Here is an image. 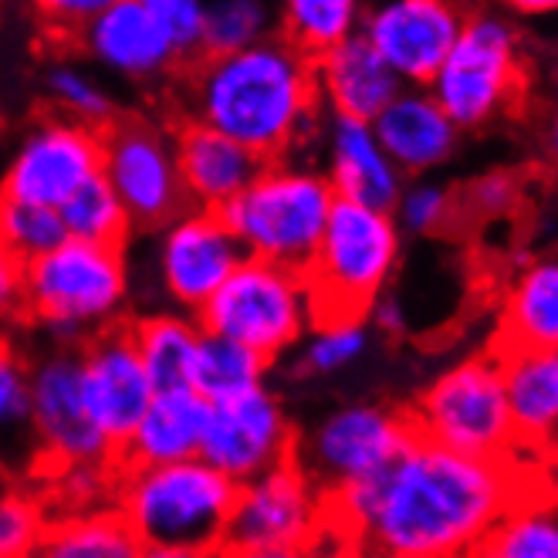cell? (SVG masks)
<instances>
[{
  "instance_id": "cell-1",
  "label": "cell",
  "mask_w": 558,
  "mask_h": 558,
  "mask_svg": "<svg viewBox=\"0 0 558 558\" xmlns=\"http://www.w3.org/2000/svg\"><path fill=\"white\" fill-rule=\"evenodd\" d=\"M521 498L518 471L416 434L386 471L325 495L328 524L376 555L450 558L477 551Z\"/></svg>"
},
{
  "instance_id": "cell-2",
  "label": "cell",
  "mask_w": 558,
  "mask_h": 558,
  "mask_svg": "<svg viewBox=\"0 0 558 558\" xmlns=\"http://www.w3.org/2000/svg\"><path fill=\"white\" fill-rule=\"evenodd\" d=\"M190 119L220 129L260 159H281L318 133L315 61L281 35L196 54L186 78Z\"/></svg>"
},
{
  "instance_id": "cell-3",
  "label": "cell",
  "mask_w": 558,
  "mask_h": 558,
  "mask_svg": "<svg viewBox=\"0 0 558 558\" xmlns=\"http://www.w3.org/2000/svg\"><path fill=\"white\" fill-rule=\"evenodd\" d=\"M238 484L204 457L116 468V508L149 555H207L223 542Z\"/></svg>"
},
{
  "instance_id": "cell-4",
  "label": "cell",
  "mask_w": 558,
  "mask_h": 558,
  "mask_svg": "<svg viewBox=\"0 0 558 558\" xmlns=\"http://www.w3.org/2000/svg\"><path fill=\"white\" fill-rule=\"evenodd\" d=\"M129 257L122 244L64 238L24 265L21 318L58 339L82 345L88 336L122 322L129 305Z\"/></svg>"
},
{
  "instance_id": "cell-5",
  "label": "cell",
  "mask_w": 558,
  "mask_h": 558,
  "mask_svg": "<svg viewBox=\"0 0 558 558\" xmlns=\"http://www.w3.org/2000/svg\"><path fill=\"white\" fill-rule=\"evenodd\" d=\"M336 201L339 196L325 173L281 156L268 159L234 201L220 207V217L244 254L305 271Z\"/></svg>"
},
{
  "instance_id": "cell-6",
  "label": "cell",
  "mask_w": 558,
  "mask_h": 558,
  "mask_svg": "<svg viewBox=\"0 0 558 558\" xmlns=\"http://www.w3.org/2000/svg\"><path fill=\"white\" fill-rule=\"evenodd\" d=\"M400 223L392 210L336 201L322 241L305 265L318 318H366L400 265Z\"/></svg>"
},
{
  "instance_id": "cell-7",
  "label": "cell",
  "mask_w": 558,
  "mask_h": 558,
  "mask_svg": "<svg viewBox=\"0 0 558 558\" xmlns=\"http://www.w3.org/2000/svg\"><path fill=\"white\" fill-rule=\"evenodd\" d=\"M196 322L207 332L231 336L275 363L315 325V302L305 271L244 254L214 299L196 312Z\"/></svg>"
},
{
  "instance_id": "cell-8",
  "label": "cell",
  "mask_w": 558,
  "mask_h": 558,
  "mask_svg": "<svg viewBox=\"0 0 558 558\" xmlns=\"http://www.w3.org/2000/svg\"><path fill=\"white\" fill-rule=\"evenodd\" d=\"M410 420L420 437L471 457L511 461L518 450L498 355H474L440 373Z\"/></svg>"
},
{
  "instance_id": "cell-9",
  "label": "cell",
  "mask_w": 558,
  "mask_h": 558,
  "mask_svg": "<svg viewBox=\"0 0 558 558\" xmlns=\"http://www.w3.org/2000/svg\"><path fill=\"white\" fill-rule=\"evenodd\" d=\"M524 85L518 31L508 17L481 11L464 17L461 35L426 82L444 112L461 129H481L505 116Z\"/></svg>"
},
{
  "instance_id": "cell-10",
  "label": "cell",
  "mask_w": 558,
  "mask_h": 558,
  "mask_svg": "<svg viewBox=\"0 0 558 558\" xmlns=\"http://www.w3.org/2000/svg\"><path fill=\"white\" fill-rule=\"evenodd\" d=\"M325 529L328 514L322 487L291 457L238 484L220 548L251 558H288L308 551Z\"/></svg>"
},
{
  "instance_id": "cell-11",
  "label": "cell",
  "mask_w": 558,
  "mask_h": 558,
  "mask_svg": "<svg viewBox=\"0 0 558 558\" xmlns=\"http://www.w3.org/2000/svg\"><path fill=\"white\" fill-rule=\"evenodd\" d=\"M413 440L416 426L410 413L376 403H352L328 413L305 444L294 447V461L322 487V495H328V490L386 471Z\"/></svg>"
},
{
  "instance_id": "cell-12",
  "label": "cell",
  "mask_w": 558,
  "mask_h": 558,
  "mask_svg": "<svg viewBox=\"0 0 558 558\" xmlns=\"http://www.w3.org/2000/svg\"><path fill=\"white\" fill-rule=\"evenodd\" d=\"M102 177L136 231H159L190 207L173 136L153 122L112 119L102 129Z\"/></svg>"
},
{
  "instance_id": "cell-13",
  "label": "cell",
  "mask_w": 558,
  "mask_h": 558,
  "mask_svg": "<svg viewBox=\"0 0 558 558\" xmlns=\"http://www.w3.org/2000/svg\"><path fill=\"white\" fill-rule=\"evenodd\" d=\"M31 440L35 457L51 471L75 464L116 468L119 461L116 447L85 407L78 352L72 345H58L31 363Z\"/></svg>"
},
{
  "instance_id": "cell-14",
  "label": "cell",
  "mask_w": 558,
  "mask_h": 558,
  "mask_svg": "<svg viewBox=\"0 0 558 558\" xmlns=\"http://www.w3.org/2000/svg\"><path fill=\"white\" fill-rule=\"evenodd\" d=\"M102 173V129L72 116H48L21 136L0 193L61 207L92 177Z\"/></svg>"
},
{
  "instance_id": "cell-15",
  "label": "cell",
  "mask_w": 558,
  "mask_h": 558,
  "mask_svg": "<svg viewBox=\"0 0 558 558\" xmlns=\"http://www.w3.org/2000/svg\"><path fill=\"white\" fill-rule=\"evenodd\" d=\"M244 257L241 241L220 210L186 207L159 227L156 278L173 308L196 315Z\"/></svg>"
},
{
  "instance_id": "cell-16",
  "label": "cell",
  "mask_w": 558,
  "mask_h": 558,
  "mask_svg": "<svg viewBox=\"0 0 558 558\" xmlns=\"http://www.w3.org/2000/svg\"><path fill=\"white\" fill-rule=\"evenodd\" d=\"M288 413L275 392L260 383L231 400H217L207 410L201 457L234 484H244L294 457Z\"/></svg>"
},
{
  "instance_id": "cell-17",
  "label": "cell",
  "mask_w": 558,
  "mask_h": 558,
  "mask_svg": "<svg viewBox=\"0 0 558 558\" xmlns=\"http://www.w3.org/2000/svg\"><path fill=\"white\" fill-rule=\"evenodd\" d=\"M75 352L85 407L119 453L156 392L133 332H129V322H116L88 336L82 345H75Z\"/></svg>"
},
{
  "instance_id": "cell-18",
  "label": "cell",
  "mask_w": 558,
  "mask_h": 558,
  "mask_svg": "<svg viewBox=\"0 0 558 558\" xmlns=\"http://www.w3.org/2000/svg\"><path fill=\"white\" fill-rule=\"evenodd\" d=\"M464 17L457 0H383L366 11L359 31L403 85H426L461 35Z\"/></svg>"
},
{
  "instance_id": "cell-19",
  "label": "cell",
  "mask_w": 558,
  "mask_h": 558,
  "mask_svg": "<svg viewBox=\"0 0 558 558\" xmlns=\"http://www.w3.org/2000/svg\"><path fill=\"white\" fill-rule=\"evenodd\" d=\"M78 41L98 69L125 82H156L183 58L170 31L140 0H116L82 27Z\"/></svg>"
},
{
  "instance_id": "cell-20",
  "label": "cell",
  "mask_w": 558,
  "mask_h": 558,
  "mask_svg": "<svg viewBox=\"0 0 558 558\" xmlns=\"http://www.w3.org/2000/svg\"><path fill=\"white\" fill-rule=\"evenodd\" d=\"M373 129L403 177H426L440 170L457 153L464 133L426 85H403L373 119Z\"/></svg>"
},
{
  "instance_id": "cell-21",
  "label": "cell",
  "mask_w": 558,
  "mask_h": 558,
  "mask_svg": "<svg viewBox=\"0 0 558 558\" xmlns=\"http://www.w3.org/2000/svg\"><path fill=\"white\" fill-rule=\"evenodd\" d=\"M325 159L328 183L339 201L392 210L407 183L403 170L383 149L373 122L352 116H328L325 125Z\"/></svg>"
},
{
  "instance_id": "cell-22",
  "label": "cell",
  "mask_w": 558,
  "mask_h": 558,
  "mask_svg": "<svg viewBox=\"0 0 558 558\" xmlns=\"http://www.w3.org/2000/svg\"><path fill=\"white\" fill-rule=\"evenodd\" d=\"M177 146V167L186 186L193 207L220 210L260 173L268 159H260L238 140L223 136L220 129L207 122H183L173 133Z\"/></svg>"
},
{
  "instance_id": "cell-23",
  "label": "cell",
  "mask_w": 558,
  "mask_h": 558,
  "mask_svg": "<svg viewBox=\"0 0 558 558\" xmlns=\"http://www.w3.org/2000/svg\"><path fill=\"white\" fill-rule=\"evenodd\" d=\"M315 61L318 102L332 116H352L373 122L392 95L403 88V78L386 64V58L366 41L363 31L328 48Z\"/></svg>"
},
{
  "instance_id": "cell-24",
  "label": "cell",
  "mask_w": 558,
  "mask_h": 558,
  "mask_svg": "<svg viewBox=\"0 0 558 558\" xmlns=\"http://www.w3.org/2000/svg\"><path fill=\"white\" fill-rule=\"evenodd\" d=\"M210 403L193 386L156 389L133 434L122 444L116 468L129 464H173L201 457Z\"/></svg>"
},
{
  "instance_id": "cell-25",
  "label": "cell",
  "mask_w": 558,
  "mask_h": 558,
  "mask_svg": "<svg viewBox=\"0 0 558 558\" xmlns=\"http://www.w3.org/2000/svg\"><path fill=\"white\" fill-rule=\"evenodd\" d=\"M498 359L518 447H558V345H514Z\"/></svg>"
},
{
  "instance_id": "cell-26",
  "label": "cell",
  "mask_w": 558,
  "mask_h": 558,
  "mask_svg": "<svg viewBox=\"0 0 558 558\" xmlns=\"http://www.w3.org/2000/svg\"><path fill=\"white\" fill-rule=\"evenodd\" d=\"M558 345V257L535 260L524 268L501 312V349Z\"/></svg>"
},
{
  "instance_id": "cell-27",
  "label": "cell",
  "mask_w": 558,
  "mask_h": 558,
  "mask_svg": "<svg viewBox=\"0 0 558 558\" xmlns=\"http://www.w3.org/2000/svg\"><path fill=\"white\" fill-rule=\"evenodd\" d=\"M129 332L140 349L143 366L156 389H180L190 386L193 352L201 342V322L190 312H153L129 322Z\"/></svg>"
},
{
  "instance_id": "cell-28",
  "label": "cell",
  "mask_w": 558,
  "mask_h": 558,
  "mask_svg": "<svg viewBox=\"0 0 558 558\" xmlns=\"http://www.w3.org/2000/svg\"><path fill=\"white\" fill-rule=\"evenodd\" d=\"M41 555L51 558H133L143 555L133 529L116 505H95L48 521Z\"/></svg>"
},
{
  "instance_id": "cell-29",
  "label": "cell",
  "mask_w": 558,
  "mask_h": 558,
  "mask_svg": "<svg viewBox=\"0 0 558 558\" xmlns=\"http://www.w3.org/2000/svg\"><path fill=\"white\" fill-rule=\"evenodd\" d=\"M271 363L265 355H257L244 342L220 336V332H201L193 352V369H190V386L201 392L207 403L231 400L238 392H247L268 379Z\"/></svg>"
},
{
  "instance_id": "cell-30",
  "label": "cell",
  "mask_w": 558,
  "mask_h": 558,
  "mask_svg": "<svg viewBox=\"0 0 558 558\" xmlns=\"http://www.w3.org/2000/svg\"><path fill=\"white\" fill-rule=\"evenodd\" d=\"M363 17V0H278V35L308 58L352 38Z\"/></svg>"
},
{
  "instance_id": "cell-31",
  "label": "cell",
  "mask_w": 558,
  "mask_h": 558,
  "mask_svg": "<svg viewBox=\"0 0 558 558\" xmlns=\"http://www.w3.org/2000/svg\"><path fill=\"white\" fill-rule=\"evenodd\" d=\"M477 551L490 558H558V505L524 501L521 495Z\"/></svg>"
},
{
  "instance_id": "cell-32",
  "label": "cell",
  "mask_w": 558,
  "mask_h": 558,
  "mask_svg": "<svg viewBox=\"0 0 558 558\" xmlns=\"http://www.w3.org/2000/svg\"><path fill=\"white\" fill-rule=\"evenodd\" d=\"M64 234L78 238V241H95V244H129L133 238V220H129L122 201L116 196V190L109 186V180L98 173L92 180H85L69 201L58 207Z\"/></svg>"
},
{
  "instance_id": "cell-33",
  "label": "cell",
  "mask_w": 558,
  "mask_h": 558,
  "mask_svg": "<svg viewBox=\"0 0 558 558\" xmlns=\"http://www.w3.org/2000/svg\"><path fill=\"white\" fill-rule=\"evenodd\" d=\"M278 35L275 0H207L201 54H223Z\"/></svg>"
},
{
  "instance_id": "cell-34",
  "label": "cell",
  "mask_w": 558,
  "mask_h": 558,
  "mask_svg": "<svg viewBox=\"0 0 558 558\" xmlns=\"http://www.w3.org/2000/svg\"><path fill=\"white\" fill-rule=\"evenodd\" d=\"M299 345V369L305 376H336L363 359L369 345L366 318H318Z\"/></svg>"
},
{
  "instance_id": "cell-35",
  "label": "cell",
  "mask_w": 558,
  "mask_h": 558,
  "mask_svg": "<svg viewBox=\"0 0 558 558\" xmlns=\"http://www.w3.org/2000/svg\"><path fill=\"white\" fill-rule=\"evenodd\" d=\"M64 238V223L58 207L21 201V196L0 193V244H4L21 265L51 251Z\"/></svg>"
},
{
  "instance_id": "cell-36",
  "label": "cell",
  "mask_w": 558,
  "mask_h": 558,
  "mask_svg": "<svg viewBox=\"0 0 558 558\" xmlns=\"http://www.w3.org/2000/svg\"><path fill=\"white\" fill-rule=\"evenodd\" d=\"M45 88H48L51 102L58 106L61 116L82 119V122L98 125V129H106L116 119L112 92L75 61L51 64L48 75H45Z\"/></svg>"
},
{
  "instance_id": "cell-37",
  "label": "cell",
  "mask_w": 558,
  "mask_h": 558,
  "mask_svg": "<svg viewBox=\"0 0 558 558\" xmlns=\"http://www.w3.org/2000/svg\"><path fill=\"white\" fill-rule=\"evenodd\" d=\"M31 440V363L24 355L0 339V444Z\"/></svg>"
},
{
  "instance_id": "cell-38",
  "label": "cell",
  "mask_w": 558,
  "mask_h": 558,
  "mask_svg": "<svg viewBox=\"0 0 558 558\" xmlns=\"http://www.w3.org/2000/svg\"><path fill=\"white\" fill-rule=\"evenodd\" d=\"M45 505L17 487H0V558H24L41 548L48 532Z\"/></svg>"
},
{
  "instance_id": "cell-39",
  "label": "cell",
  "mask_w": 558,
  "mask_h": 558,
  "mask_svg": "<svg viewBox=\"0 0 558 558\" xmlns=\"http://www.w3.org/2000/svg\"><path fill=\"white\" fill-rule=\"evenodd\" d=\"M450 190L444 183L434 180H416V183H403L397 204H392V217H397L400 231L407 234H434L450 220Z\"/></svg>"
},
{
  "instance_id": "cell-40",
  "label": "cell",
  "mask_w": 558,
  "mask_h": 558,
  "mask_svg": "<svg viewBox=\"0 0 558 558\" xmlns=\"http://www.w3.org/2000/svg\"><path fill=\"white\" fill-rule=\"evenodd\" d=\"M140 4L162 21V27L170 31V38L177 41L183 58L201 54L207 0H140Z\"/></svg>"
},
{
  "instance_id": "cell-41",
  "label": "cell",
  "mask_w": 558,
  "mask_h": 558,
  "mask_svg": "<svg viewBox=\"0 0 558 558\" xmlns=\"http://www.w3.org/2000/svg\"><path fill=\"white\" fill-rule=\"evenodd\" d=\"M514 204H518V183L511 173L501 170L477 177L464 193V207L477 217H505L514 210Z\"/></svg>"
},
{
  "instance_id": "cell-42",
  "label": "cell",
  "mask_w": 558,
  "mask_h": 558,
  "mask_svg": "<svg viewBox=\"0 0 558 558\" xmlns=\"http://www.w3.org/2000/svg\"><path fill=\"white\" fill-rule=\"evenodd\" d=\"M35 14L45 21L48 31L54 35H82V27L98 17L106 8H112L116 0H31Z\"/></svg>"
},
{
  "instance_id": "cell-43",
  "label": "cell",
  "mask_w": 558,
  "mask_h": 558,
  "mask_svg": "<svg viewBox=\"0 0 558 558\" xmlns=\"http://www.w3.org/2000/svg\"><path fill=\"white\" fill-rule=\"evenodd\" d=\"M21 281L24 265L0 244V339H8V328L21 322Z\"/></svg>"
},
{
  "instance_id": "cell-44",
  "label": "cell",
  "mask_w": 558,
  "mask_h": 558,
  "mask_svg": "<svg viewBox=\"0 0 558 558\" xmlns=\"http://www.w3.org/2000/svg\"><path fill=\"white\" fill-rule=\"evenodd\" d=\"M369 315H373V322H376V328H383L386 336H400V332H407V312H403V305L397 302V299H376V305L369 308Z\"/></svg>"
},
{
  "instance_id": "cell-45",
  "label": "cell",
  "mask_w": 558,
  "mask_h": 558,
  "mask_svg": "<svg viewBox=\"0 0 558 558\" xmlns=\"http://www.w3.org/2000/svg\"><path fill=\"white\" fill-rule=\"evenodd\" d=\"M505 11L521 14V17H548L558 14V0H495Z\"/></svg>"
},
{
  "instance_id": "cell-46",
  "label": "cell",
  "mask_w": 558,
  "mask_h": 558,
  "mask_svg": "<svg viewBox=\"0 0 558 558\" xmlns=\"http://www.w3.org/2000/svg\"><path fill=\"white\" fill-rule=\"evenodd\" d=\"M551 156L558 159V102H555V119H551Z\"/></svg>"
},
{
  "instance_id": "cell-47",
  "label": "cell",
  "mask_w": 558,
  "mask_h": 558,
  "mask_svg": "<svg viewBox=\"0 0 558 558\" xmlns=\"http://www.w3.org/2000/svg\"><path fill=\"white\" fill-rule=\"evenodd\" d=\"M0 481H4V461H0Z\"/></svg>"
}]
</instances>
